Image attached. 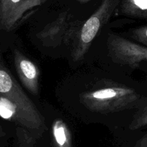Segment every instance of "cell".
<instances>
[{"label":"cell","instance_id":"cell-1","mask_svg":"<svg viewBox=\"0 0 147 147\" xmlns=\"http://www.w3.org/2000/svg\"><path fill=\"white\" fill-rule=\"evenodd\" d=\"M144 100L135 90L123 85H109L84 92L80 97L88 110L104 114L139 107Z\"/></svg>","mask_w":147,"mask_h":147},{"label":"cell","instance_id":"cell-2","mask_svg":"<svg viewBox=\"0 0 147 147\" xmlns=\"http://www.w3.org/2000/svg\"><path fill=\"white\" fill-rule=\"evenodd\" d=\"M119 3L120 0H102L97 10L83 22L77 40L71 47L74 61H79L84 57L96 35L110 20Z\"/></svg>","mask_w":147,"mask_h":147},{"label":"cell","instance_id":"cell-3","mask_svg":"<svg viewBox=\"0 0 147 147\" xmlns=\"http://www.w3.org/2000/svg\"><path fill=\"white\" fill-rule=\"evenodd\" d=\"M82 24V21L75 19L71 14L66 11L46 25L37 34V38L46 47H56L61 45H69L72 47Z\"/></svg>","mask_w":147,"mask_h":147},{"label":"cell","instance_id":"cell-4","mask_svg":"<svg viewBox=\"0 0 147 147\" xmlns=\"http://www.w3.org/2000/svg\"><path fill=\"white\" fill-rule=\"evenodd\" d=\"M0 94L10 99L28 115L43 134L47 130L44 118L32 100L28 97L12 74L0 60Z\"/></svg>","mask_w":147,"mask_h":147},{"label":"cell","instance_id":"cell-5","mask_svg":"<svg viewBox=\"0 0 147 147\" xmlns=\"http://www.w3.org/2000/svg\"><path fill=\"white\" fill-rule=\"evenodd\" d=\"M108 54L115 63L136 68L142 61H147V47L134 43L115 34L107 38Z\"/></svg>","mask_w":147,"mask_h":147},{"label":"cell","instance_id":"cell-6","mask_svg":"<svg viewBox=\"0 0 147 147\" xmlns=\"http://www.w3.org/2000/svg\"><path fill=\"white\" fill-rule=\"evenodd\" d=\"M14 63L18 77L24 87L32 94L38 95L40 74L38 67L18 50L14 51Z\"/></svg>","mask_w":147,"mask_h":147},{"label":"cell","instance_id":"cell-7","mask_svg":"<svg viewBox=\"0 0 147 147\" xmlns=\"http://www.w3.org/2000/svg\"><path fill=\"white\" fill-rule=\"evenodd\" d=\"M25 0H0V30H9L26 12Z\"/></svg>","mask_w":147,"mask_h":147},{"label":"cell","instance_id":"cell-8","mask_svg":"<svg viewBox=\"0 0 147 147\" xmlns=\"http://www.w3.org/2000/svg\"><path fill=\"white\" fill-rule=\"evenodd\" d=\"M118 6L123 15L147 19V0H120Z\"/></svg>","mask_w":147,"mask_h":147},{"label":"cell","instance_id":"cell-9","mask_svg":"<svg viewBox=\"0 0 147 147\" xmlns=\"http://www.w3.org/2000/svg\"><path fill=\"white\" fill-rule=\"evenodd\" d=\"M52 136L54 147H72L70 131L63 120L57 119L53 123Z\"/></svg>","mask_w":147,"mask_h":147},{"label":"cell","instance_id":"cell-10","mask_svg":"<svg viewBox=\"0 0 147 147\" xmlns=\"http://www.w3.org/2000/svg\"><path fill=\"white\" fill-rule=\"evenodd\" d=\"M145 126H147V99L138 107L130 124L129 128L131 131H135Z\"/></svg>","mask_w":147,"mask_h":147},{"label":"cell","instance_id":"cell-11","mask_svg":"<svg viewBox=\"0 0 147 147\" xmlns=\"http://www.w3.org/2000/svg\"><path fill=\"white\" fill-rule=\"evenodd\" d=\"M131 35L134 40L147 47V25L134 29L131 31Z\"/></svg>","mask_w":147,"mask_h":147},{"label":"cell","instance_id":"cell-12","mask_svg":"<svg viewBox=\"0 0 147 147\" xmlns=\"http://www.w3.org/2000/svg\"><path fill=\"white\" fill-rule=\"evenodd\" d=\"M46 1V0H25V11L27 12L29 9H32V7H35L38 6V5H41V4H43Z\"/></svg>","mask_w":147,"mask_h":147},{"label":"cell","instance_id":"cell-13","mask_svg":"<svg viewBox=\"0 0 147 147\" xmlns=\"http://www.w3.org/2000/svg\"><path fill=\"white\" fill-rule=\"evenodd\" d=\"M134 147H147V134L143 136L136 143Z\"/></svg>","mask_w":147,"mask_h":147},{"label":"cell","instance_id":"cell-14","mask_svg":"<svg viewBox=\"0 0 147 147\" xmlns=\"http://www.w3.org/2000/svg\"><path fill=\"white\" fill-rule=\"evenodd\" d=\"M78 2H82V3H86V2H88L90 0H77Z\"/></svg>","mask_w":147,"mask_h":147}]
</instances>
